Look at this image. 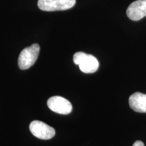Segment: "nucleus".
I'll list each match as a JSON object with an SVG mask.
<instances>
[{
	"mask_svg": "<svg viewBox=\"0 0 146 146\" xmlns=\"http://www.w3.org/2000/svg\"><path fill=\"white\" fill-rule=\"evenodd\" d=\"M76 0H39L37 5L40 10L46 12L66 10L72 8Z\"/></svg>",
	"mask_w": 146,
	"mask_h": 146,
	"instance_id": "3",
	"label": "nucleus"
},
{
	"mask_svg": "<svg viewBox=\"0 0 146 146\" xmlns=\"http://www.w3.org/2000/svg\"><path fill=\"white\" fill-rule=\"evenodd\" d=\"M48 108L60 114H68L72 112V106L68 100L60 96H54L47 100Z\"/></svg>",
	"mask_w": 146,
	"mask_h": 146,
	"instance_id": "5",
	"label": "nucleus"
},
{
	"mask_svg": "<svg viewBox=\"0 0 146 146\" xmlns=\"http://www.w3.org/2000/svg\"><path fill=\"white\" fill-rule=\"evenodd\" d=\"M31 132L36 138L43 140L50 139L56 134L54 128L39 120H33L29 125Z\"/></svg>",
	"mask_w": 146,
	"mask_h": 146,
	"instance_id": "4",
	"label": "nucleus"
},
{
	"mask_svg": "<svg viewBox=\"0 0 146 146\" xmlns=\"http://www.w3.org/2000/svg\"><path fill=\"white\" fill-rule=\"evenodd\" d=\"M129 103L131 108L135 112L146 113V94L134 93L129 98Z\"/></svg>",
	"mask_w": 146,
	"mask_h": 146,
	"instance_id": "7",
	"label": "nucleus"
},
{
	"mask_svg": "<svg viewBox=\"0 0 146 146\" xmlns=\"http://www.w3.org/2000/svg\"><path fill=\"white\" fill-rule=\"evenodd\" d=\"M127 15L131 21H138L146 16V0H137L129 5Z\"/></svg>",
	"mask_w": 146,
	"mask_h": 146,
	"instance_id": "6",
	"label": "nucleus"
},
{
	"mask_svg": "<svg viewBox=\"0 0 146 146\" xmlns=\"http://www.w3.org/2000/svg\"><path fill=\"white\" fill-rule=\"evenodd\" d=\"M133 146H145L144 145V143L141 141H137L133 143Z\"/></svg>",
	"mask_w": 146,
	"mask_h": 146,
	"instance_id": "8",
	"label": "nucleus"
},
{
	"mask_svg": "<svg viewBox=\"0 0 146 146\" xmlns=\"http://www.w3.org/2000/svg\"><path fill=\"white\" fill-rule=\"evenodd\" d=\"M40 47L37 43H34L26 47L21 52L18 60V67L21 70H27L36 62L39 56Z\"/></svg>",
	"mask_w": 146,
	"mask_h": 146,
	"instance_id": "2",
	"label": "nucleus"
},
{
	"mask_svg": "<svg viewBox=\"0 0 146 146\" xmlns=\"http://www.w3.org/2000/svg\"><path fill=\"white\" fill-rule=\"evenodd\" d=\"M73 61L79 66L80 70L84 73H94L99 68V62L96 57L82 52H76L73 56Z\"/></svg>",
	"mask_w": 146,
	"mask_h": 146,
	"instance_id": "1",
	"label": "nucleus"
}]
</instances>
